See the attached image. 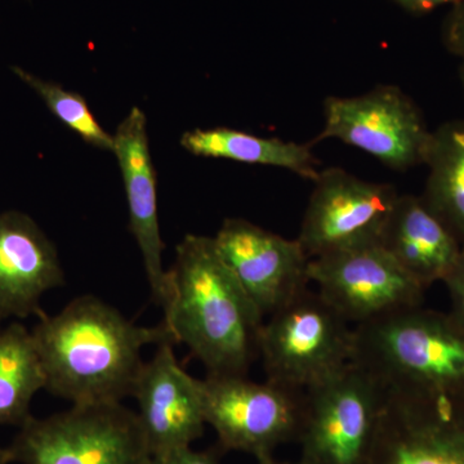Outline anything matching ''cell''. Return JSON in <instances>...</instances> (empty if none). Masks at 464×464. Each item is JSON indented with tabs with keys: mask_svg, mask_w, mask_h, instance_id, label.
<instances>
[{
	"mask_svg": "<svg viewBox=\"0 0 464 464\" xmlns=\"http://www.w3.org/2000/svg\"><path fill=\"white\" fill-rule=\"evenodd\" d=\"M258 464H304L301 460L298 462H282V460H276L275 458H270V459L259 460Z\"/></svg>",
	"mask_w": 464,
	"mask_h": 464,
	"instance_id": "d4e9b609",
	"label": "cell"
},
{
	"mask_svg": "<svg viewBox=\"0 0 464 464\" xmlns=\"http://www.w3.org/2000/svg\"><path fill=\"white\" fill-rule=\"evenodd\" d=\"M422 198L450 228L464 252V119L448 121L432 132Z\"/></svg>",
	"mask_w": 464,
	"mask_h": 464,
	"instance_id": "ac0fdd59",
	"label": "cell"
},
{
	"mask_svg": "<svg viewBox=\"0 0 464 464\" xmlns=\"http://www.w3.org/2000/svg\"><path fill=\"white\" fill-rule=\"evenodd\" d=\"M369 464H464V402L386 391Z\"/></svg>",
	"mask_w": 464,
	"mask_h": 464,
	"instance_id": "7c38bea8",
	"label": "cell"
},
{
	"mask_svg": "<svg viewBox=\"0 0 464 464\" xmlns=\"http://www.w3.org/2000/svg\"><path fill=\"white\" fill-rule=\"evenodd\" d=\"M179 143L195 157L280 168L308 181L315 182L322 172L317 169L319 160L308 143L266 139L226 127L188 130L182 134Z\"/></svg>",
	"mask_w": 464,
	"mask_h": 464,
	"instance_id": "e0dca14e",
	"label": "cell"
},
{
	"mask_svg": "<svg viewBox=\"0 0 464 464\" xmlns=\"http://www.w3.org/2000/svg\"><path fill=\"white\" fill-rule=\"evenodd\" d=\"M112 154L118 159L130 209V227L141 252L152 301L164 315L172 306L169 271L164 270L158 215L157 173L150 154L148 121L141 109L133 108L116 128Z\"/></svg>",
	"mask_w": 464,
	"mask_h": 464,
	"instance_id": "5bb4252c",
	"label": "cell"
},
{
	"mask_svg": "<svg viewBox=\"0 0 464 464\" xmlns=\"http://www.w3.org/2000/svg\"><path fill=\"white\" fill-rule=\"evenodd\" d=\"M217 249L262 316L306 289L311 258L297 239L265 230L243 218H226Z\"/></svg>",
	"mask_w": 464,
	"mask_h": 464,
	"instance_id": "8fae6325",
	"label": "cell"
},
{
	"mask_svg": "<svg viewBox=\"0 0 464 464\" xmlns=\"http://www.w3.org/2000/svg\"><path fill=\"white\" fill-rule=\"evenodd\" d=\"M41 390H45V377L33 333L12 323L0 331V427L24 426L33 417L30 406Z\"/></svg>",
	"mask_w": 464,
	"mask_h": 464,
	"instance_id": "d6986e66",
	"label": "cell"
},
{
	"mask_svg": "<svg viewBox=\"0 0 464 464\" xmlns=\"http://www.w3.org/2000/svg\"><path fill=\"white\" fill-rule=\"evenodd\" d=\"M0 464H11L9 463L7 451H5V448H0Z\"/></svg>",
	"mask_w": 464,
	"mask_h": 464,
	"instance_id": "484cf974",
	"label": "cell"
},
{
	"mask_svg": "<svg viewBox=\"0 0 464 464\" xmlns=\"http://www.w3.org/2000/svg\"><path fill=\"white\" fill-rule=\"evenodd\" d=\"M442 283L447 286L450 298L449 315L464 329V252L456 267Z\"/></svg>",
	"mask_w": 464,
	"mask_h": 464,
	"instance_id": "7402d4cb",
	"label": "cell"
},
{
	"mask_svg": "<svg viewBox=\"0 0 464 464\" xmlns=\"http://www.w3.org/2000/svg\"><path fill=\"white\" fill-rule=\"evenodd\" d=\"M459 78H460V83H462V87H463V91H464V60H462V63H460Z\"/></svg>",
	"mask_w": 464,
	"mask_h": 464,
	"instance_id": "4316f807",
	"label": "cell"
},
{
	"mask_svg": "<svg viewBox=\"0 0 464 464\" xmlns=\"http://www.w3.org/2000/svg\"><path fill=\"white\" fill-rule=\"evenodd\" d=\"M259 356L266 380L304 391L353 362V328L307 286L264 323Z\"/></svg>",
	"mask_w": 464,
	"mask_h": 464,
	"instance_id": "5b68a950",
	"label": "cell"
},
{
	"mask_svg": "<svg viewBox=\"0 0 464 464\" xmlns=\"http://www.w3.org/2000/svg\"><path fill=\"white\" fill-rule=\"evenodd\" d=\"M12 72L41 97L44 105L61 123L78 134L85 143L93 148L112 151L114 136L103 130L83 96L66 91L63 85L54 82L44 81L23 67L14 66Z\"/></svg>",
	"mask_w": 464,
	"mask_h": 464,
	"instance_id": "ffe728a7",
	"label": "cell"
},
{
	"mask_svg": "<svg viewBox=\"0 0 464 464\" xmlns=\"http://www.w3.org/2000/svg\"><path fill=\"white\" fill-rule=\"evenodd\" d=\"M353 362L390 392L464 402V329L422 306L353 326Z\"/></svg>",
	"mask_w": 464,
	"mask_h": 464,
	"instance_id": "3957f363",
	"label": "cell"
},
{
	"mask_svg": "<svg viewBox=\"0 0 464 464\" xmlns=\"http://www.w3.org/2000/svg\"><path fill=\"white\" fill-rule=\"evenodd\" d=\"M9 463L148 464L150 451L137 413L121 402L72 405L32 417L5 448Z\"/></svg>",
	"mask_w": 464,
	"mask_h": 464,
	"instance_id": "277c9868",
	"label": "cell"
},
{
	"mask_svg": "<svg viewBox=\"0 0 464 464\" xmlns=\"http://www.w3.org/2000/svg\"><path fill=\"white\" fill-rule=\"evenodd\" d=\"M0 323H2V320H0ZM0 331H2V328H0Z\"/></svg>",
	"mask_w": 464,
	"mask_h": 464,
	"instance_id": "83f0119b",
	"label": "cell"
},
{
	"mask_svg": "<svg viewBox=\"0 0 464 464\" xmlns=\"http://www.w3.org/2000/svg\"><path fill=\"white\" fill-rule=\"evenodd\" d=\"M169 271L172 306L164 324L207 374L246 375L259 356L264 316L241 288L215 239L188 234Z\"/></svg>",
	"mask_w": 464,
	"mask_h": 464,
	"instance_id": "7a4b0ae2",
	"label": "cell"
},
{
	"mask_svg": "<svg viewBox=\"0 0 464 464\" xmlns=\"http://www.w3.org/2000/svg\"><path fill=\"white\" fill-rule=\"evenodd\" d=\"M45 390L72 405L110 404L132 396L149 344L172 341L166 324L145 328L94 295H82L32 331Z\"/></svg>",
	"mask_w": 464,
	"mask_h": 464,
	"instance_id": "6da1fadb",
	"label": "cell"
},
{
	"mask_svg": "<svg viewBox=\"0 0 464 464\" xmlns=\"http://www.w3.org/2000/svg\"><path fill=\"white\" fill-rule=\"evenodd\" d=\"M381 244L424 289L444 282L463 255L459 241L422 195H399Z\"/></svg>",
	"mask_w": 464,
	"mask_h": 464,
	"instance_id": "2e32d148",
	"label": "cell"
},
{
	"mask_svg": "<svg viewBox=\"0 0 464 464\" xmlns=\"http://www.w3.org/2000/svg\"><path fill=\"white\" fill-rule=\"evenodd\" d=\"M297 240L308 257L381 244L399 192L341 168L320 172Z\"/></svg>",
	"mask_w": 464,
	"mask_h": 464,
	"instance_id": "9c48e42d",
	"label": "cell"
},
{
	"mask_svg": "<svg viewBox=\"0 0 464 464\" xmlns=\"http://www.w3.org/2000/svg\"><path fill=\"white\" fill-rule=\"evenodd\" d=\"M148 464H221L209 451H197L191 447L176 449L150 456Z\"/></svg>",
	"mask_w": 464,
	"mask_h": 464,
	"instance_id": "603a6c76",
	"label": "cell"
},
{
	"mask_svg": "<svg viewBox=\"0 0 464 464\" xmlns=\"http://www.w3.org/2000/svg\"><path fill=\"white\" fill-rule=\"evenodd\" d=\"M308 279L355 326L422 306L426 292L382 244L311 258Z\"/></svg>",
	"mask_w": 464,
	"mask_h": 464,
	"instance_id": "30bf717a",
	"label": "cell"
},
{
	"mask_svg": "<svg viewBox=\"0 0 464 464\" xmlns=\"http://www.w3.org/2000/svg\"><path fill=\"white\" fill-rule=\"evenodd\" d=\"M297 441L304 464H369L380 431L386 391L351 362L304 391Z\"/></svg>",
	"mask_w": 464,
	"mask_h": 464,
	"instance_id": "8992f818",
	"label": "cell"
},
{
	"mask_svg": "<svg viewBox=\"0 0 464 464\" xmlns=\"http://www.w3.org/2000/svg\"><path fill=\"white\" fill-rule=\"evenodd\" d=\"M173 344L172 341L158 344L134 384L132 396L139 402L137 417L150 456L191 447L203 436L207 424L201 380L183 371Z\"/></svg>",
	"mask_w": 464,
	"mask_h": 464,
	"instance_id": "4fadbf2b",
	"label": "cell"
},
{
	"mask_svg": "<svg viewBox=\"0 0 464 464\" xmlns=\"http://www.w3.org/2000/svg\"><path fill=\"white\" fill-rule=\"evenodd\" d=\"M442 41L450 53L464 60V0L449 12L442 27Z\"/></svg>",
	"mask_w": 464,
	"mask_h": 464,
	"instance_id": "44dd1931",
	"label": "cell"
},
{
	"mask_svg": "<svg viewBox=\"0 0 464 464\" xmlns=\"http://www.w3.org/2000/svg\"><path fill=\"white\" fill-rule=\"evenodd\" d=\"M393 3L401 7L406 12L411 14H429V12L435 11L444 5H458V3L463 2V0H392Z\"/></svg>",
	"mask_w": 464,
	"mask_h": 464,
	"instance_id": "cb8c5ba5",
	"label": "cell"
},
{
	"mask_svg": "<svg viewBox=\"0 0 464 464\" xmlns=\"http://www.w3.org/2000/svg\"><path fill=\"white\" fill-rule=\"evenodd\" d=\"M204 418L225 451L259 460L274 458L280 445L297 441L304 417V391L246 375L207 374L201 380Z\"/></svg>",
	"mask_w": 464,
	"mask_h": 464,
	"instance_id": "52a82bcc",
	"label": "cell"
},
{
	"mask_svg": "<svg viewBox=\"0 0 464 464\" xmlns=\"http://www.w3.org/2000/svg\"><path fill=\"white\" fill-rule=\"evenodd\" d=\"M65 284L53 241L25 213H0V320L44 315L45 293Z\"/></svg>",
	"mask_w": 464,
	"mask_h": 464,
	"instance_id": "9a60e30c",
	"label": "cell"
},
{
	"mask_svg": "<svg viewBox=\"0 0 464 464\" xmlns=\"http://www.w3.org/2000/svg\"><path fill=\"white\" fill-rule=\"evenodd\" d=\"M340 140L405 172L426 163L432 132L414 101L396 85H378L356 97H328L315 141Z\"/></svg>",
	"mask_w": 464,
	"mask_h": 464,
	"instance_id": "ba28073f",
	"label": "cell"
}]
</instances>
